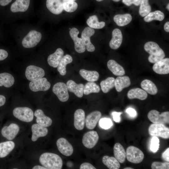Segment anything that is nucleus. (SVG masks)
<instances>
[{"label":"nucleus","instance_id":"nucleus-26","mask_svg":"<svg viewBox=\"0 0 169 169\" xmlns=\"http://www.w3.org/2000/svg\"><path fill=\"white\" fill-rule=\"evenodd\" d=\"M15 146L14 142L11 141L0 142V158L7 156L13 149Z\"/></svg>","mask_w":169,"mask_h":169},{"label":"nucleus","instance_id":"nucleus-14","mask_svg":"<svg viewBox=\"0 0 169 169\" xmlns=\"http://www.w3.org/2000/svg\"><path fill=\"white\" fill-rule=\"evenodd\" d=\"M95 33V30L89 27L85 28L82 31L81 38L82 39L86 49L89 52H93L95 50L94 46L91 43L90 37L93 35Z\"/></svg>","mask_w":169,"mask_h":169},{"label":"nucleus","instance_id":"nucleus-41","mask_svg":"<svg viewBox=\"0 0 169 169\" xmlns=\"http://www.w3.org/2000/svg\"><path fill=\"white\" fill-rule=\"evenodd\" d=\"M151 8L148 0H142L139 10L140 15L142 17L146 16L151 11Z\"/></svg>","mask_w":169,"mask_h":169},{"label":"nucleus","instance_id":"nucleus-15","mask_svg":"<svg viewBox=\"0 0 169 169\" xmlns=\"http://www.w3.org/2000/svg\"><path fill=\"white\" fill-rule=\"evenodd\" d=\"M56 145L59 151L66 156L71 155L74 151L72 145L65 138H60L57 140Z\"/></svg>","mask_w":169,"mask_h":169},{"label":"nucleus","instance_id":"nucleus-23","mask_svg":"<svg viewBox=\"0 0 169 169\" xmlns=\"http://www.w3.org/2000/svg\"><path fill=\"white\" fill-rule=\"evenodd\" d=\"M34 115L36 117V122L37 124L45 127H49L52 125V119L45 115L42 110L39 109L36 110Z\"/></svg>","mask_w":169,"mask_h":169},{"label":"nucleus","instance_id":"nucleus-3","mask_svg":"<svg viewBox=\"0 0 169 169\" xmlns=\"http://www.w3.org/2000/svg\"><path fill=\"white\" fill-rule=\"evenodd\" d=\"M14 116L19 120L26 122L32 121L33 118V110L28 107H17L13 110Z\"/></svg>","mask_w":169,"mask_h":169},{"label":"nucleus","instance_id":"nucleus-34","mask_svg":"<svg viewBox=\"0 0 169 169\" xmlns=\"http://www.w3.org/2000/svg\"><path fill=\"white\" fill-rule=\"evenodd\" d=\"M73 61L72 57L69 54L63 56L57 67V70L60 75H64L66 73V66L71 63Z\"/></svg>","mask_w":169,"mask_h":169},{"label":"nucleus","instance_id":"nucleus-5","mask_svg":"<svg viewBox=\"0 0 169 169\" xmlns=\"http://www.w3.org/2000/svg\"><path fill=\"white\" fill-rule=\"evenodd\" d=\"M148 132L151 136H158L165 139L169 138V128L162 124H151L149 127Z\"/></svg>","mask_w":169,"mask_h":169},{"label":"nucleus","instance_id":"nucleus-19","mask_svg":"<svg viewBox=\"0 0 169 169\" xmlns=\"http://www.w3.org/2000/svg\"><path fill=\"white\" fill-rule=\"evenodd\" d=\"M31 130L32 133L31 140L33 141H36L40 137L46 136L48 132L46 127L37 124H34L32 125Z\"/></svg>","mask_w":169,"mask_h":169},{"label":"nucleus","instance_id":"nucleus-25","mask_svg":"<svg viewBox=\"0 0 169 169\" xmlns=\"http://www.w3.org/2000/svg\"><path fill=\"white\" fill-rule=\"evenodd\" d=\"M30 0H16L10 7L11 11L13 13L24 12L28 9Z\"/></svg>","mask_w":169,"mask_h":169},{"label":"nucleus","instance_id":"nucleus-48","mask_svg":"<svg viewBox=\"0 0 169 169\" xmlns=\"http://www.w3.org/2000/svg\"><path fill=\"white\" fill-rule=\"evenodd\" d=\"M162 159L166 162L169 161V148H167L162 153Z\"/></svg>","mask_w":169,"mask_h":169},{"label":"nucleus","instance_id":"nucleus-51","mask_svg":"<svg viewBox=\"0 0 169 169\" xmlns=\"http://www.w3.org/2000/svg\"><path fill=\"white\" fill-rule=\"evenodd\" d=\"M123 3L127 6L134 4L135 0H122Z\"/></svg>","mask_w":169,"mask_h":169},{"label":"nucleus","instance_id":"nucleus-12","mask_svg":"<svg viewBox=\"0 0 169 169\" xmlns=\"http://www.w3.org/2000/svg\"><path fill=\"white\" fill-rule=\"evenodd\" d=\"M79 33L78 29L74 27L71 28L69 31L70 36L74 43L75 51L79 53H82L85 52L86 48L82 39L78 37Z\"/></svg>","mask_w":169,"mask_h":169},{"label":"nucleus","instance_id":"nucleus-29","mask_svg":"<svg viewBox=\"0 0 169 169\" xmlns=\"http://www.w3.org/2000/svg\"><path fill=\"white\" fill-rule=\"evenodd\" d=\"M147 94L144 90L139 88H135L129 90L127 96L130 99H137L141 100H146L147 97Z\"/></svg>","mask_w":169,"mask_h":169},{"label":"nucleus","instance_id":"nucleus-33","mask_svg":"<svg viewBox=\"0 0 169 169\" xmlns=\"http://www.w3.org/2000/svg\"><path fill=\"white\" fill-rule=\"evenodd\" d=\"M81 76L89 82H94L97 81L99 77V73L95 71H89L81 69L79 72Z\"/></svg>","mask_w":169,"mask_h":169},{"label":"nucleus","instance_id":"nucleus-20","mask_svg":"<svg viewBox=\"0 0 169 169\" xmlns=\"http://www.w3.org/2000/svg\"><path fill=\"white\" fill-rule=\"evenodd\" d=\"M123 39L121 31L118 28H115L112 32V38L110 42L109 46L113 49H116L121 45Z\"/></svg>","mask_w":169,"mask_h":169},{"label":"nucleus","instance_id":"nucleus-22","mask_svg":"<svg viewBox=\"0 0 169 169\" xmlns=\"http://www.w3.org/2000/svg\"><path fill=\"white\" fill-rule=\"evenodd\" d=\"M64 54V52L63 49L60 48H58L54 53L48 57L47 62L48 64L54 68L57 67Z\"/></svg>","mask_w":169,"mask_h":169},{"label":"nucleus","instance_id":"nucleus-30","mask_svg":"<svg viewBox=\"0 0 169 169\" xmlns=\"http://www.w3.org/2000/svg\"><path fill=\"white\" fill-rule=\"evenodd\" d=\"M113 150L115 157L119 163H124L126 158V152L120 143H116L114 146Z\"/></svg>","mask_w":169,"mask_h":169},{"label":"nucleus","instance_id":"nucleus-7","mask_svg":"<svg viewBox=\"0 0 169 169\" xmlns=\"http://www.w3.org/2000/svg\"><path fill=\"white\" fill-rule=\"evenodd\" d=\"M147 117L153 123L165 124L169 123V111H165L160 113L156 110H151L148 112Z\"/></svg>","mask_w":169,"mask_h":169},{"label":"nucleus","instance_id":"nucleus-18","mask_svg":"<svg viewBox=\"0 0 169 169\" xmlns=\"http://www.w3.org/2000/svg\"><path fill=\"white\" fill-rule=\"evenodd\" d=\"M85 123V114L81 109L77 110L74 114V125L78 130L83 129Z\"/></svg>","mask_w":169,"mask_h":169},{"label":"nucleus","instance_id":"nucleus-31","mask_svg":"<svg viewBox=\"0 0 169 169\" xmlns=\"http://www.w3.org/2000/svg\"><path fill=\"white\" fill-rule=\"evenodd\" d=\"M132 19V16L129 13L117 14L113 18L114 21L119 26H124L128 24Z\"/></svg>","mask_w":169,"mask_h":169},{"label":"nucleus","instance_id":"nucleus-54","mask_svg":"<svg viewBox=\"0 0 169 169\" xmlns=\"http://www.w3.org/2000/svg\"><path fill=\"white\" fill-rule=\"evenodd\" d=\"M164 29L165 31L167 32H169V22H167L164 25Z\"/></svg>","mask_w":169,"mask_h":169},{"label":"nucleus","instance_id":"nucleus-49","mask_svg":"<svg viewBox=\"0 0 169 169\" xmlns=\"http://www.w3.org/2000/svg\"><path fill=\"white\" fill-rule=\"evenodd\" d=\"M125 111L127 114L131 117H135L137 115L136 110L132 108L129 107L127 108Z\"/></svg>","mask_w":169,"mask_h":169},{"label":"nucleus","instance_id":"nucleus-8","mask_svg":"<svg viewBox=\"0 0 169 169\" xmlns=\"http://www.w3.org/2000/svg\"><path fill=\"white\" fill-rule=\"evenodd\" d=\"M45 75L44 70L41 67L30 65L26 68L25 75L29 80L32 81L43 77Z\"/></svg>","mask_w":169,"mask_h":169},{"label":"nucleus","instance_id":"nucleus-42","mask_svg":"<svg viewBox=\"0 0 169 169\" xmlns=\"http://www.w3.org/2000/svg\"><path fill=\"white\" fill-rule=\"evenodd\" d=\"M78 6L77 3L75 1H69L63 3V9L69 13L75 11L77 8Z\"/></svg>","mask_w":169,"mask_h":169},{"label":"nucleus","instance_id":"nucleus-45","mask_svg":"<svg viewBox=\"0 0 169 169\" xmlns=\"http://www.w3.org/2000/svg\"><path fill=\"white\" fill-rule=\"evenodd\" d=\"M151 168L152 169H168L169 163L168 162H162L155 161L152 163Z\"/></svg>","mask_w":169,"mask_h":169},{"label":"nucleus","instance_id":"nucleus-17","mask_svg":"<svg viewBox=\"0 0 169 169\" xmlns=\"http://www.w3.org/2000/svg\"><path fill=\"white\" fill-rule=\"evenodd\" d=\"M101 116V113L99 111H95L90 113L85 119V125L89 129H94Z\"/></svg>","mask_w":169,"mask_h":169},{"label":"nucleus","instance_id":"nucleus-59","mask_svg":"<svg viewBox=\"0 0 169 169\" xmlns=\"http://www.w3.org/2000/svg\"><path fill=\"white\" fill-rule=\"evenodd\" d=\"M115 2H118L120 0H113Z\"/></svg>","mask_w":169,"mask_h":169},{"label":"nucleus","instance_id":"nucleus-27","mask_svg":"<svg viewBox=\"0 0 169 169\" xmlns=\"http://www.w3.org/2000/svg\"><path fill=\"white\" fill-rule=\"evenodd\" d=\"M131 81L127 76H119L115 81V87L116 91L120 92L125 88L129 87L131 85Z\"/></svg>","mask_w":169,"mask_h":169},{"label":"nucleus","instance_id":"nucleus-60","mask_svg":"<svg viewBox=\"0 0 169 169\" xmlns=\"http://www.w3.org/2000/svg\"><path fill=\"white\" fill-rule=\"evenodd\" d=\"M96 1H98V2H100V1H101L103 0H96Z\"/></svg>","mask_w":169,"mask_h":169},{"label":"nucleus","instance_id":"nucleus-28","mask_svg":"<svg viewBox=\"0 0 169 169\" xmlns=\"http://www.w3.org/2000/svg\"><path fill=\"white\" fill-rule=\"evenodd\" d=\"M107 66L108 69L116 76H122L125 74L123 68L114 60H109L107 63Z\"/></svg>","mask_w":169,"mask_h":169},{"label":"nucleus","instance_id":"nucleus-24","mask_svg":"<svg viewBox=\"0 0 169 169\" xmlns=\"http://www.w3.org/2000/svg\"><path fill=\"white\" fill-rule=\"evenodd\" d=\"M68 90L73 93L77 97L81 98L83 96L84 85L82 84H77L72 80H68L66 83Z\"/></svg>","mask_w":169,"mask_h":169},{"label":"nucleus","instance_id":"nucleus-53","mask_svg":"<svg viewBox=\"0 0 169 169\" xmlns=\"http://www.w3.org/2000/svg\"><path fill=\"white\" fill-rule=\"evenodd\" d=\"M12 0H0V5L3 6L8 5Z\"/></svg>","mask_w":169,"mask_h":169},{"label":"nucleus","instance_id":"nucleus-38","mask_svg":"<svg viewBox=\"0 0 169 169\" xmlns=\"http://www.w3.org/2000/svg\"><path fill=\"white\" fill-rule=\"evenodd\" d=\"M115 79L114 77H109L101 82L100 86L103 93H108L115 87Z\"/></svg>","mask_w":169,"mask_h":169},{"label":"nucleus","instance_id":"nucleus-1","mask_svg":"<svg viewBox=\"0 0 169 169\" xmlns=\"http://www.w3.org/2000/svg\"><path fill=\"white\" fill-rule=\"evenodd\" d=\"M40 164L46 169H61L63 166V161L58 155L54 153L45 152L40 156Z\"/></svg>","mask_w":169,"mask_h":169},{"label":"nucleus","instance_id":"nucleus-9","mask_svg":"<svg viewBox=\"0 0 169 169\" xmlns=\"http://www.w3.org/2000/svg\"><path fill=\"white\" fill-rule=\"evenodd\" d=\"M53 93L60 101L62 102L67 101L69 99V94L66 84L63 82H59L54 85L52 89Z\"/></svg>","mask_w":169,"mask_h":169},{"label":"nucleus","instance_id":"nucleus-56","mask_svg":"<svg viewBox=\"0 0 169 169\" xmlns=\"http://www.w3.org/2000/svg\"><path fill=\"white\" fill-rule=\"evenodd\" d=\"M76 0H62L63 3L69 2V1H74Z\"/></svg>","mask_w":169,"mask_h":169},{"label":"nucleus","instance_id":"nucleus-6","mask_svg":"<svg viewBox=\"0 0 169 169\" xmlns=\"http://www.w3.org/2000/svg\"><path fill=\"white\" fill-rule=\"evenodd\" d=\"M126 157L129 162L138 164L143 161L144 155L143 152L139 148L133 146H130L127 148Z\"/></svg>","mask_w":169,"mask_h":169},{"label":"nucleus","instance_id":"nucleus-10","mask_svg":"<svg viewBox=\"0 0 169 169\" xmlns=\"http://www.w3.org/2000/svg\"><path fill=\"white\" fill-rule=\"evenodd\" d=\"M29 86L30 90L33 92L46 91L49 89L51 84L46 78L42 77L31 81Z\"/></svg>","mask_w":169,"mask_h":169},{"label":"nucleus","instance_id":"nucleus-44","mask_svg":"<svg viewBox=\"0 0 169 169\" xmlns=\"http://www.w3.org/2000/svg\"><path fill=\"white\" fill-rule=\"evenodd\" d=\"M100 126L104 129H108L113 125L111 120L109 118H104L100 119L99 121Z\"/></svg>","mask_w":169,"mask_h":169},{"label":"nucleus","instance_id":"nucleus-4","mask_svg":"<svg viewBox=\"0 0 169 169\" xmlns=\"http://www.w3.org/2000/svg\"><path fill=\"white\" fill-rule=\"evenodd\" d=\"M42 38L41 33L35 30L30 31L22 41L23 46L27 48H33L37 45Z\"/></svg>","mask_w":169,"mask_h":169},{"label":"nucleus","instance_id":"nucleus-55","mask_svg":"<svg viewBox=\"0 0 169 169\" xmlns=\"http://www.w3.org/2000/svg\"><path fill=\"white\" fill-rule=\"evenodd\" d=\"M33 169H47L45 167L43 166H41L39 165H37L34 166L32 168Z\"/></svg>","mask_w":169,"mask_h":169},{"label":"nucleus","instance_id":"nucleus-39","mask_svg":"<svg viewBox=\"0 0 169 169\" xmlns=\"http://www.w3.org/2000/svg\"><path fill=\"white\" fill-rule=\"evenodd\" d=\"M164 18L165 15L163 12L159 10H156L150 12L145 16L144 19L146 22H149L153 20L161 21L164 19Z\"/></svg>","mask_w":169,"mask_h":169},{"label":"nucleus","instance_id":"nucleus-37","mask_svg":"<svg viewBox=\"0 0 169 169\" xmlns=\"http://www.w3.org/2000/svg\"><path fill=\"white\" fill-rule=\"evenodd\" d=\"M86 23L89 27L95 29H101L104 28L105 25L103 21L99 22L97 16L93 15L90 16L87 19Z\"/></svg>","mask_w":169,"mask_h":169},{"label":"nucleus","instance_id":"nucleus-57","mask_svg":"<svg viewBox=\"0 0 169 169\" xmlns=\"http://www.w3.org/2000/svg\"><path fill=\"white\" fill-rule=\"evenodd\" d=\"M124 169H133V168L131 167H125Z\"/></svg>","mask_w":169,"mask_h":169},{"label":"nucleus","instance_id":"nucleus-40","mask_svg":"<svg viewBox=\"0 0 169 169\" xmlns=\"http://www.w3.org/2000/svg\"><path fill=\"white\" fill-rule=\"evenodd\" d=\"M100 90L99 86L94 82H89L84 86L83 89V94L88 95L91 93H98Z\"/></svg>","mask_w":169,"mask_h":169},{"label":"nucleus","instance_id":"nucleus-46","mask_svg":"<svg viewBox=\"0 0 169 169\" xmlns=\"http://www.w3.org/2000/svg\"><path fill=\"white\" fill-rule=\"evenodd\" d=\"M80 169H96L93 165L88 162H84L80 165Z\"/></svg>","mask_w":169,"mask_h":169},{"label":"nucleus","instance_id":"nucleus-50","mask_svg":"<svg viewBox=\"0 0 169 169\" xmlns=\"http://www.w3.org/2000/svg\"><path fill=\"white\" fill-rule=\"evenodd\" d=\"M8 54L5 50L0 49V61L6 59L8 56Z\"/></svg>","mask_w":169,"mask_h":169},{"label":"nucleus","instance_id":"nucleus-47","mask_svg":"<svg viewBox=\"0 0 169 169\" xmlns=\"http://www.w3.org/2000/svg\"><path fill=\"white\" fill-rule=\"evenodd\" d=\"M122 113L113 112L112 113L113 119L116 122H119L120 121V115Z\"/></svg>","mask_w":169,"mask_h":169},{"label":"nucleus","instance_id":"nucleus-13","mask_svg":"<svg viewBox=\"0 0 169 169\" xmlns=\"http://www.w3.org/2000/svg\"><path fill=\"white\" fill-rule=\"evenodd\" d=\"M99 138L98 135L96 131H90L84 134L82 140V143L86 148L91 149L96 145Z\"/></svg>","mask_w":169,"mask_h":169},{"label":"nucleus","instance_id":"nucleus-58","mask_svg":"<svg viewBox=\"0 0 169 169\" xmlns=\"http://www.w3.org/2000/svg\"><path fill=\"white\" fill-rule=\"evenodd\" d=\"M166 8L168 11L169 10V4L168 3L166 7Z\"/></svg>","mask_w":169,"mask_h":169},{"label":"nucleus","instance_id":"nucleus-11","mask_svg":"<svg viewBox=\"0 0 169 169\" xmlns=\"http://www.w3.org/2000/svg\"><path fill=\"white\" fill-rule=\"evenodd\" d=\"M19 131V127L17 124L12 123L8 125H5L1 129L2 136L8 140H13Z\"/></svg>","mask_w":169,"mask_h":169},{"label":"nucleus","instance_id":"nucleus-35","mask_svg":"<svg viewBox=\"0 0 169 169\" xmlns=\"http://www.w3.org/2000/svg\"><path fill=\"white\" fill-rule=\"evenodd\" d=\"M14 83V79L11 74L4 72L0 73V86H3L5 87H11Z\"/></svg>","mask_w":169,"mask_h":169},{"label":"nucleus","instance_id":"nucleus-43","mask_svg":"<svg viewBox=\"0 0 169 169\" xmlns=\"http://www.w3.org/2000/svg\"><path fill=\"white\" fill-rule=\"evenodd\" d=\"M160 141L157 136H154L151 139L150 144V149L153 153L156 152L158 150Z\"/></svg>","mask_w":169,"mask_h":169},{"label":"nucleus","instance_id":"nucleus-21","mask_svg":"<svg viewBox=\"0 0 169 169\" xmlns=\"http://www.w3.org/2000/svg\"><path fill=\"white\" fill-rule=\"evenodd\" d=\"M46 6L48 9L55 14H59L63 10L62 0H46Z\"/></svg>","mask_w":169,"mask_h":169},{"label":"nucleus","instance_id":"nucleus-36","mask_svg":"<svg viewBox=\"0 0 169 169\" xmlns=\"http://www.w3.org/2000/svg\"><path fill=\"white\" fill-rule=\"evenodd\" d=\"M103 163L109 169H118L120 167L119 161L115 157L108 156H104L102 159Z\"/></svg>","mask_w":169,"mask_h":169},{"label":"nucleus","instance_id":"nucleus-2","mask_svg":"<svg viewBox=\"0 0 169 169\" xmlns=\"http://www.w3.org/2000/svg\"><path fill=\"white\" fill-rule=\"evenodd\" d=\"M144 48L145 50L150 54L148 60L151 63H156L164 59L165 56L163 50L155 42H147L144 45Z\"/></svg>","mask_w":169,"mask_h":169},{"label":"nucleus","instance_id":"nucleus-52","mask_svg":"<svg viewBox=\"0 0 169 169\" xmlns=\"http://www.w3.org/2000/svg\"><path fill=\"white\" fill-rule=\"evenodd\" d=\"M6 101V98L5 96L2 95H0V107L3 105Z\"/></svg>","mask_w":169,"mask_h":169},{"label":"nucleus","instance_id":"nucleus-16","mask_svg":"<svg viewBox=\"0 0 169 169\" xmlns=\"http://www.w3.org/2000/svg\"><path fill=\"white\" fill-rule=\"evenodd\" d=\"M152 69L156 73L160 74H167L169 73V59L166 58L155 63Z\"/></svg>","mask_w":169,"mask_h":169},{"label":"nucleus","instance_id":"nucleus-32","mask_svg":"<svg viewBox=\"0 0 169 169\" xmlns=\"http://www.w3.org/2000/svg\"><path fill=\"white\" fill-rule=\"evenodd\" d=\"M141 86L143 89L150 95H155L157 93L158 89L156 85L150 80H143L141 83Z\"/></svg>","mask_w":169,"mask_h":169}]
</instances>
